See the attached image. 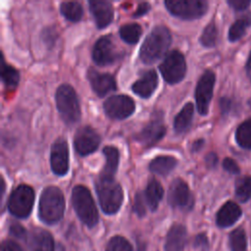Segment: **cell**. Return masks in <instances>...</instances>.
Returning <instances> with one entry per match:
<instances>
[{
    "label": "cell",
    "mask_w": 251,
    "mask_h": 251,
    "mask_svg": "<svg viewBox=\"0 0 251 251\" xmlns=\"http://www.w3.org/2000/svg\"><path fill=\"white\" fill-rule=\"evenodd\" d=\"M237 144L244 149H251V119L241 123L235 131Z\"/></svg>",
    "instance_id": "obj_27"
},
{
    "label": "cell",
    "mask_w": 251,
    "mask_h": 251,
    "mask_svg": "<svg viewBox=\"0 0 251 251\" xmlns=\"http://www.w3.org/2000/svg\"><path fill=\"white\" fill-rule=\"evenodd\" d=\"M165 5L175 17L182 20H196L208 10V3L203 0H167Z\"/></svg>",
    "instance_id": "obj_7"
},
{
    "label": "cell",
    "mask_w": 251,
    "mask_h": 251,
    "mask_svg": "<svg viewBox=\"0 0 251 251\" xmlns=\"http://www.w3.org/2000/svg\"><path fill=\"white\" fill-rule=\"evenodd\" d=\"M87 78L92 89L100 97L105 96L117 88L115 78L109 74H103L94 69H89L87 72Z\"/></svg>",
    "instance_id": "obj_16"
},
{
    "label": "cell",
    "mask_w": 251,
    "mask_h": 251,
    "mask_svg": "<svg viewBox=\"0 0 251 251\" xmlns=\"http://www.w3.org/2000/svg\"><path fill=\"white\" fill-rule=\"evenodd\" d=\"M158 84V76L155 71L149 70L132 84V91L139 97L148 98L155 91Z\"/></svg>",
    "instance_id": "obj_19"
},
{
    "label": "cell",
    "mask_w": 251,
    "mask_h": 251,
    "mask_svg": "<svg viewBox=\"0 0 251 251\" xmlns=\"http://www.w3.org/2000/svg\"><path fill=\"white\" fill-rule=\"evenodd\" d=\"M27 251H54V240L43 228H33L26 237Z\"/></svg>",
    "instance_id": "obj_17"
},
{
    "label": "cell",
    "mask_w": 251,
    "mask_h": 251,
    "mask_svg": "<svg viewBox=\"0 0 251 251\" xmlns=\"http://www.w3.org/2000/svg\"><path fill=\"white\" fill-rule=\"evenodd\" d=\"M172 42V35L165 25L155 26L144 39L139 57L145 64H153L161 59L168 51Z\"/></svg>",
    "instance_id": "obj_1"
},
{
    "label": "cell",
    "mask_w": 251,
    "mask_h": 251,
    "mask_svg": "<svg viewBox=\"0 0 251 251\" xmlns=\"http://www.w3.org/2000/svg\"><path fill=\"white\" fill-rule=\"evenodd\" d=\"M88 4L97 27L104 28L112 23L114 18V10L110 2L93 0L89 1Z\"/></svg>",
    "instance_id": "obj_18"
},
{
    "label": "cell",
    "mask_w": 251,
    "mask_h": 251,
    "mask_svg": "<svg viewBox=\"0 0 251 251\" xmlns=\"http://www.w3.org/2000/svg\"><path fill=\"white\" fill-rule=\"evenodd\" d=\"M245 68H246V75L249 77V79L251 80V52L249 53V56H248Z\"/></svg>",
    "instance_id": "obj_46"
},
{
    "label": "cell",
    "mask_w": 251,
    "mask_h": 251,
    "mask_svg": "<svg viewBox=\"0 0 251 251\" xmlns=\"http://www.w3.org/2000/svg\"><path fill=\"white\" fill-rule=\"evenodd\" d=\"M42 39L46 43V45L52 46L56 41V31L51 27H47L45 30H43Z\"/></svg>",
    "instance_id": "obj_39"
},
{
    "label": "cell",
    "mask_w": 251,
    "mask_h": 251,
    "mask_svg": "<svg viewBox=\"0 0 251 251\" xmlns=\"http://www.w3.org/2000/svg\"><path fill=\"white\" fill-rule=\"evenodd\" d=\"M72 203L80 221L89 227L96 226L98 212L89 189L83 185H75L72 192Z\"/></svg>",
    "instance_id": "obj_4"
},
{
    "label": "cell",
    "mask_w": 251,
    "mask_h": 251,
    "mask_svg": "<svg viewBox=\"0 0 251 251\" xmlns=\"http://www.w3.org/2000/svg\"><path fill=\"white\" fill-rule=\"evenodd\" d=\"M106 115L115 120H124L129 117L135 110L134 101L127 95L120 94L109 97L104 102Z\"/></svg>",
    "instance_id": "obj_10"
},
{
    "label": "cell",
    "mask_w": 251,
    "mask_h": 251,
    "mask_svg": "<svg viewBox=\"0 0 251 251\" xmlns=\"http://www.w3.org/2000/svg\"><path fill=\"white\" fill-rule=\"evenodd\" d=\"M62 15L71 22H78L83 14L81 5L78 2H63L60 5Z\"/></svg>",
    "instance_id": "obj_29"
},
{
    "label": "cell",
    "mask_w": 251,
    "mask_h": 251,
    "mask_svg": "<svg viewBox=\"0 0 251 251\" xmlns=\"http://www.w3.org/2000/svg\"><path fill=\"white\" fill-rule=\"evenodd\" d=\"M235 195L240 202H246L251 198V176H245L236 179Z\"/></svg>",
    "instance_id": "obj_31"
},
{
    "label": "cell",
    "mask_w": 251,
    "mask_h": 251,
    "mask_svg": "<svg viewBox=\"0 0 251 251\" xmlns=\"http://www.w3.org/2000/svg\"><path fill=\"white\" fill-rule=\"evenodd\" d=\"M121 56L122 53L118 51L110 35L101 36L93 46L92 59L98 66L111 65Z\"/></svg>",
    "instance_id": "obj_12"
},
{
    "label": "cell",
    "mask_w": 251,
    "mask_h": 251,
    "mask_svg": "<svg viewBox=\"0 0 251 251\" xmlns=\"http://www.w3.org/2000/svg\"><path fill=\"white\" fill-rule=\"evenodd\" d=\"M227 4L235 11H244L249 7V5L251 4V1H247V0H229V1H227Z\"/></svg>",
    "instance_id": "obj_40"
},
{
    "label": "cell",
    "mask_w": 251,
    "mask_h": 251,
    "mask_svg": "<svg viewBox=\"0 0 251 251\" xmlns=\"http://www.w3.org/2000/svg\"><path fill=\"white\" fill-rule=\"evenodd\" d=\"M240 207L232 201L226 202L218 211L216 223L220 227H227L232 226L241 217Z\"/></svg>",
    "instance_id": "obj_20"
},
{
    "label": "cell",
    "mask_w": 251,
    "mask_h": 251,
    "mask_svg": "<svg viewBox=\"0 0 251 251\" xmlns=\"http://www.w3.org/2000/svg\"><path fill=\"white\" fill-rule=\"evenodd\" d=\"M142 33V28L138 24H126L121 26L120 35L128 44H135Z\"/></svg>",
    "instance_id": "obj_30"
},
{
    "label": "cell",
    "mask_w": 251,
    "mask_h": 251,
    "mask_svg": "<svg viewBox=\"0 0 251 251\" xmlns=\"http://www.w3.org/2000/svg\"><path fill=\"white\" fill-rule=\"evenodd\" d=\"M205 162H206V165L209 168H215L217 166V163H218L217 154H215L214 152H211V153L207 154V156L205 158Z\"/></svg>",
    "instance_id": "obj_44"
},
{
    "label": "cell",
    "mask_w": 251,
    "mask_h": 251,
    "mask_svg": "<svg viewBox=\"0 0 251 251\" xmlns=\"http://www.w3.org/2000/svg\"><path fill=\"white\" fill-rule=\"evenodd\" d=\"M248 105H249V107L251 108V98L249 99V101H248Z\"/></svg>",
    "instance_id": "obj_47"
},
{
    "label": "cell",
    "mask_w": 251,
    "mask_h": 251,
    "mask_svg": "<svg viewBox=\"0 0 251 251\" xmlns=\"http://www.w3.org/2000/svg\"><path fill=\"white\" fill-rule=\"evenodd\" d=\"M218 39V29L216 25L211 22L203 29V32L200 36V42L205 47H213L216 45Z\"/></svg>",
    "instance_id": "obj_33"
},
{
    "label": "cell",
    "mask_w": 251,
    "mask_h": 251,
    "mask_svg": "<svg viewBox=\"0 0 251 251\" xmlns=\"http://www.w3.org/2000/svg\"><path fill=\"white\" fill-rule=\"evenodd\" d=\"M100 144V136L99 134L89 126H84L79 127L74 139V145L76 152L85 156L96 151Z\"/></svg>",
    "instance_id": "obj_13"
},
{
    "label": "cell",
    "mask_w": 251,
    "mask_h": 251,
    "mask_svg": "<svg viewBox=\"0 0 251 251\" xmlns=\"http://www.w3.org/2000/svg\"><path fill=\"white\" fill-rule=\"evenodd\" d=\"M186 241V229L180 224L171 226L165 243V251H182Z\"/></svg>",
    "instance_id": "obj_21"
},
{
    "label": "cell",
    "mask_w": 251,
    "mask_h": 251,
    "mask_svg": "<svg viewBox=\"0 0 251 251\" xmlns=\"http://www.w3.org/2000/svg\"><path fill=\"white\" fill-rule=\"evenodd\" d=\"M168 201L173 208L188 211L192 208L194 200L186 182L181 178H176L170 185Z\"/></svg>",
    "instance_id": "obj_11"
},
{
    "label": "cell",
    "mask_w": 251,
    "mask_h": 251,
    "mask_svg": "<svg viewBox=\"0 0 251 251\" xmlns=\"http://www.w3.org/2000/svg\"><path fill=\"white\" fill-rule=\"evenodd\" d=\"M166 134V126L163 123L162 116L156 113V116L134 136L135 140L148 147L157 143Z\"/></svg>",
    "instance_id": "obj_14"
},
{
    "label": "cell",
    "mask_w": 251,
    "mask_h": 251,
    "mask_svg": "<svg viewBox=\"0 0 251 251\" xmlns=\"http://www.w3.org/2000/svg\"><path fill=\"white\" fill-rule=\"evenodd\" d=\"M232 108V101L227 97H223L220 99V109L223 115H226L230 112Z\"/></svg>",
    "instance_id": "obj_42"
},
{
    "label": "cell",
    "mask_w": 251,
    "mask_h": 251,
    "mask_svg": "<svg viewBox=\"0 0 251 251\" xmlns=\"http://www.w3.org/2000/svg\"><path fill=\"white\" fill-rule=\"evenodd\" d=\"M146 202L144 199V194L141 192L136 193L134 198V204H133V211L139 216L143 217L146 213Z\"/></svg>",
    "instance_id": "obj_35"
},
{
    "label": "cell",
    "mask_w": 251,
    "mask_h": 251,
    "mask_svg": "<svg viewBox=\"0 0 251 251\" xmlns=\"http://www.w3.org/2000/svg\"><path fill=\"white\" fill-rule=\"evenodd\" d=\"M163 78L170 84L179 82L185 75L186 63L183 55L177 51H171L159 66Z\"/></svg>",
    "instance_id": "obj_8"
},
{
    "label": "cell",
    "mask_w": 251,
    "mask_h": 251,
    "mask_svg": "<svg viewBox=\"0 0 251 251\" xmlns=\"http://www.w3.org/2000/svg\"><path fill=\"white\" fill-rule=\"evenodd\" d=\"M209 246V242H208V238L206 236V234L204 233H200L198 235H196V237L194 238V247L199 249L200 251H206L208 249Z\"/></svg>",
    "instance_id": "obj_38"
},
{
    "label": "cell",
    "mask_w": 251,
    "mask_h": 251,
    "mask_svg": "<svg viewBox=\"0 0 251 251\" xmlns=\"http://www.w3.org/2000/svg\"><path fill=\"white\" fill-rule=\"evenodd\" d=\"M215 80V74L212 71L207 70L203 73L197 82L195 88V100L197 110L200 115L208 114L209 105L213 96Z\"/></svg>",
    "instance_id": "obj_9"
},
{
    "label": "cell",
    "mask_w": 251,
    "mask_h": 251,
    "mask_svg": "<svg viewBox=\"0 0 251 251\" xmlns=\"http://www.w3.org/2000/svg\"><path fill=\"white\" fill-rule=\"evenodd\" d=\"M10 233L16 237V238H19V239H26L27 237V233H26V230L25 229L24 226H22L21 225L19 224H13L11 225L10 226Z\"/></svg>",
    "instance_id": "obj_37"
},
{
    "label": "cell",
    "mask_w": 251,
    "mask_h": 251,
    "mask_svg": "<svg viewBox=\"0 0 251 251\" xmlns=\"http://www.w3.org/2000/svg\"><path fill=\"white\" fill-rule=\"evenodd\" d=\"M1 251H23V249L17 242L7 239L2 242Z\"/></svg>",
    "instance_id": "obj_41"
},
{
    "label": "cell",
    "mask_w": 251,
    "mask_h": 251,
    "mask_svg": "<svg viewBox=\"0 0 251 251\" xmlns=\"http://www.w3.org/2000/svg\"><path fill=\"white\" fill-rule=\"evenodd\" d=\"M95 188L103 212L108 215L117 213L124 200L121 184L114 178L99 176L95 181Z\"/></svg>",
    "instance_id": "obj_3"
},
{
    "label": "cell",
    "mask_w": 251,
    "mask_h": 251,
    "mask_svg": "<svg viewBox=\"0 0 251 251\" xmlns=\"http://www.w3.org/2000/svg\"><path fill=\"white\" fill-rule=\"evenodd\" d=\"M34 202V191L26 184L17 186L8 199V210L17 218H26L31 212Z\"/></svg>",
    "instance_id": "obj_6"
},
{
    "label": "cell",
    "mask_w": 251,
    "mask_h": 251,
    "mask_svg": "<svg viewBox=\"0 0 251 251\" xmlns=\"http://www.w3.org/2000/svg\"><path fill=\"white\" fill-rule=\"evenodd\" d=\"M103 153L106 157V164L101 171L99 176L114 178L120 161L119 150L114 146H105L103 149Z\"/></svg>",
    "instance_id": "obj_22"
},
{
    "label": "cell",
    "mask_w": 251,
    "mask_h": 251,
    "mask_svg": "<svg viewBox=\"0 0 251 251\" xmlns=\"http://www.w3.org/2000/svg\"><path fill=\"white\" fill-rule=\"evenodd\" d=\"M106 251H132V247L125 237L114 236L108 242Z\"/></svg>",
    "instance_id": "obj_34"
},
{
    "label": "cell",
    "mask_w": 251,
    "mask_h": 251,
    "mask_svg": "<svg viewBox=\"0 0 251 251\" xmlns=\"http://www.w3.org/2000/svg\"><path fill=\"white\" fill-rule=\"evenodd\" d=\"M223 168L228 172L229 174H233V175H238L240 173V169L237 165V163L231 159V158H226L223 161Z\"/></svg>",
    "instance_id": "obj_36"
},
{
    "label": "cell",
    "mask_w": 251,
    "mask_h": 251,
    "mask_svg": "<svg viewBox=\"0 0 251 251\" xmlns=\"http://www.w3.org/2000/svg\"><path fill=\"white\" fill-rule=\"evenodd\" d=\"M193 113L194 105L192 103L188 102L182 107L174 121V128L176 133H183L189 128L193 118Z\"/></svg>",
    "instance_id": "obj_24"
},
{
    "label": "cell",
    "mask_w": 251,
    "mask_h": 251,
    "mask_svg": "<svg viewBox=\"0 0 251 251\" xmlns=\"http://www.w3.org/2000/svg\"><path fill=\"white\" fill-rule=\"evenodd\" d=\"M50 164L53 173L64 176L69 171V148L66 139L58 138L51 147Z\"/></svg>",
    "instance_id": "obj_15"
},
{
    "label": "cell",
    "mask_w": 251,
    "mask_h": 251,
    "mask_svg": "<svg viewBox=\"0 0 251 251\" xmlns=\"http://www.w3.org/2000/svg\"><path fill=\"white\" fill-rule=\"evenodd\" d=\"M229 245L231 251H247V238L243 228L238 227L231 231Z\"/></svg>",
    "instance_id": "obj_32"
},
{
    "label": "cell",
    "mask_w": 251,
    "mask_h": 251,
    "mask_svg": "<svg viewBox=\"0 0 251 251\" xmlns=\"http://www.w3.org/2000/svg\"><path fill=\"white\" fill-rule=\"evenodd\" d=\"M176 159L173 156H157L150 162L149 169L154 174L167 176L176 168Z\"/></svg>",
    "instance_id": "obj_25"
},
{
    "label": "cell",
    "mask_w": 251,
    "mask_h": 251,
    "mask_svg": "<svg viewBox=\"0 0 251 251\" xmlns=\"http://www.w3.org/2000/svg\"><path fill=\"white\" fill-rule=\"evenodd\" d=\"M203 145H204V139H197V140H195V141L192 143L191 150H192L193 152H197V151H199V150L202 149Z\"/></svg>",
    "instance_id": "obj_45"
},
{
    "label": "cell",
    "mask_w": 251,
    "mask_h": 251,
    "mask_svg": "<svg viewBox=\"0 0 251 251\" xmlns=\"http://www.w3.org/2000/svg\"><path fill=\"white\" fill-rule=\"evenodd\" d=\"M56 106L61 118L71 125L80 118V107L75 89L69 84L60 85L55 94Z\"/></svg>",
    "instance_id": "obj_5"
},
{
    "label": "cell",
    "mask_w": 251,
    "mask_h": 251,
    "mask_svg": "<svg viewBox=\"0 0 251 251\" xmlns=\"http://www.w3.org/2000/svg\"><path fill=\"white\" fill-rule=\"evenodd\" d=\"M143 194L147 207L151 211H155L158 208V205L164 194L163 186L157 179L152 178L148 181L146 189Z\"/></svg>",
    "instance_id": "obj_23"
},
{
    "label": "cell",
    "mask_w": 251,
    "mask_h": 251,
    "mask_svg": "<svg viewBox=\"0 0 251 251\" xmlns=\"http://www.w3.org/2000/svg\"><path fill=\"white\" fill-rule=\"evenodd\" d=\"M251 25V13L248 12L237 19L229 27L228 39L230 41L239 40L246 32V29Z\"/></svg>",
    "instance_id": "obj_26"
},
{
    "label": "cell",
    "mask_w": 251,
    "mask_h": 251,
    "mask_svg": "<svg viewBox=\"0 0 251 251\" xmlns=\"http://www.w3.org/2000/svg\"><path fill=\"white\" fill-rule=\"evenodd\" d=\"M1 78L7 88H15L20 80V74L18 70L10 65H7L2 57L1 63Z\"/></svg>",
    "instance_id": "obj_28"
},
{
    "label": "cell",
    "mask_w": 251,
    "mask_h": 251,
    "mask_svg": "<svg viewBox=\"0 0 251 251\" xmlns=\"http://www.w3.org/2000/svg\"><path fill=\"white\" fill-rule=\"evenodd\" d=\"M65 198L57 186H47L43 189L38 206L40 220L48 225L58 223L64 216Z\"/></svg>",
    "instance_id": "obj_2"
},
{
    "label": "cell",
    "mask_w": 251,
    "mask_h": 251,
    "mask_svg": "<svg viewBox=\"0 0 251 251\" xmlns=\"http://www.w3.org/2000/svg\"><path fill=\"white\" fill-rule=\"evenodd\" d=\"M149 10H150V5H149V3H147V2L140 3V4L137 6V9H136V11H135L134 14H133V17L137 18V17L143 16V15L146 14Z\"/></svg>",
    "instance_id": "obj_43"
}]
</instances>
